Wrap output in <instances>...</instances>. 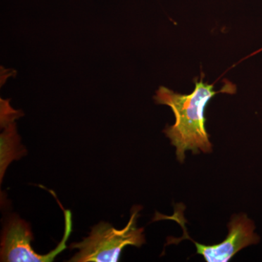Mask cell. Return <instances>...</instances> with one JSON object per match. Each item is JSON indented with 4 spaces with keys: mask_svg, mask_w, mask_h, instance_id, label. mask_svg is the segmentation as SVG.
Wrapping results in <instances>:
<instances>
[{
    "mask_svg": "<svg viewBox=\"0 0 262 262\" xmlns=\"http://www.w3.org/2000/svg\"><path fill=\"white\" fill-rule=\"evenodd\" d=\"M65 232L62 241L48 254H38L31 243L34 236L30 226L16 215L10 217L3 228L1 241V261L51 262L67 248V244L72 231V213L65 211Z\"/></svg>",
    "mask_w": 262,
    "mask_h": 262,
    "instance_id": "4",
    "label": "cell"
},
{
    "mask_svg": "<svg viewBox=\"0 0 262 262\" xmlns=\"http://www.w3.org/2000/svg\"><path fill=\"white\" fill-rule=\"evenodd\" d=\"M4 130L0 136V180L3 182L7 168L13 160H20L27 154L26 148L20 144L15 122L1 126Z\"/></svg>",
    "mask_w": 262,
    "mask_h": 262,
    "instance_id": "5",
    "label": "cell"
},
{
    "mask_svg": "<svg viewBox=\"0 0 262 262\" xmlns=\"http://www.w3.org/2000/svg\"><path fill=\"white\" fill-rule=\"evenodd\" d=\"M182 204L177 205L173 215H164L156 213L154 220H170L177 222L182 227L184 235L181 238L168 237V244H178L184 239L192 241L196 246V253L202 255L207 262H227L232 258L236 253L244 248L257 244L259 243L260 237L255 232L254 223L246 214L241 213L232 217L229 222V234L225 241L221 244L206 246L193 241L187 233L184 220V206L181 210Z\"/></svg>",
    "mask_w": 262,
    "mask_h": 262,
    "instance_id": "3",
    "label": "cell"
},
{
    "mask_svg": "<svg viewBox=\"0 0 262 262\" xmlns=\"http://www.w3.org/2000/svg\"><path fill=\"white\" fill-rule=\"evenodd\" d=\"M141 209V206L132 208L130 220L123 229H115L111 224L103 222L95 225L89 237L70 245V248L79 251L69 261H118L122 249L127 246L141 248L146 241L144 228L137 227Z\"/></svg>",
    "mask_w": 262,
    "mask_h": 262,
    "instance_id": "2",
    "label": "cell"
},
{
    "mask_svg": "<svg viewBox=\"0 0 262 262\" xmlns=\"http://www.w3.org/2000/svg\"><path fill=\"white\" fill-rule=\"evenodd\" d=\"M231 86L226 85L222 91L215 92L213 84L205 83L201 79L195 82V89L190 94H177L163 86L157 91L155 102L170 106L175 115V124L166 127L164 133L177 148V160L180 163L185 160L187 151H192L194 155L199 154L200 151L203 153L213 151L206 129L205 108L219 93L234 94Z\"/></svg>",
    "mask_w": 262,
    "mask_h": 262,
    "instance_id": "1",
    "label": "cell"
},
{
    "mask_svg": "<svg viewBox=\"0 0 262 262\" xmlns=\"http://www.w3.org/2000/svg\"><path fill=\"white\" fill-rule=\"evenodd\" d=\"M20 111L13 110L8 100L1 99V126L9 122H15V119L22 116Z\"/></svg>",
    "mask_w": 262,
    "mask_h": 262,
    "instance_id": "6",
    "label": "cell"
}]
</instances>
